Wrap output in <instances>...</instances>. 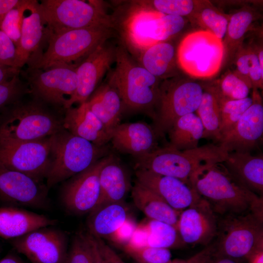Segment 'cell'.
<instances>
[{"label":"cell","mask_w":263,"mask_h":263,"mask_svg":"<svg viewBox=\"0 0 263 263\" xmlns=\"http://www.w3.org/2000/svg\"><path fill=\"white\" fill-rule=\"evenodd\" d=\"M27 10L29 13L27 16L24 15L20 38L16 48L14 67L19 69L37 54L43 36V25L45 24L38 1L30 0Z\"/></svg>","instance_id":"cell-22"},{"label":"cell","mask_w":263,"mask_h":263,"mask_svg":"<svg viewBox=\"0 0 263 263\" xmlns=\"http://www.w3.org/2000/svg\"><path fill=\"white\" fill-rule=\"evenodd\" d=\"M212 243L214 255L250 262L263 252V214L248 212L218 216Z\"/></svg>","instance_id":"cell-5"},{"label":"cell","mask_w":263,"mask_h":263,"mask_svg":"<svg viewBox=\"0 0 263 263\" xmlns=\"http://www.w3.org/2000/svg\"><path fill=\"white\" fill-rule=\"evenodd\" d=\"M123 249L137 263H169L172 261L168 248L146 246L139 248L124 246Z\"/></svg>","instance_id":"cell-37"},{"label":"cell","mask_w":263,"mask_h":263,"mask_svg":"<svg viewBox=\"0 0 263 263\" xmlns=\"http://www.w3.org/2000/svg\"><path fill=\"white\" fill-rule=\"evenodd\" d=\"M148 234V246L169 248L183 245L177 229L166 223L149 219L144 223Z\"/></svg>","instance_id":"cell-33"},{"label":"cell","mask_w":263,"mask_h":263,"mask_svg":"<svg viewBox=\"0 0 263 263\" xmlns=\"http://www.w3.org/2000/svg\"><path fill=\"white\" fill-rule=\"evenodd\" d=\"M250 87L244 80L233 74H229L223 78L219 87H213L220 98L239 100L248 97Z\"/></svg>","instance_id":"cell-35"},{"label":"cell","mask_w":263,"mask_h":263,"mask_svg":"<svg viewBox=\"0 0 263 263\" xmlns=\"http://www.w3.org/2000/svg\"><path fill=\"white\" fill-rule=\"evenodd\" d=\"M137 225L136 222L132 218L128 217L109 239L123 247L129 243Z\"/></svg>","instance_id":"cell-45"},{"label":"cell","mask_w":263,"mask_h":263,"mask_svg":"<svg viewBox=\"0 0 263 263\" xmlns=\"http://www.w3.org/2000/svg\"><path fill=\"white\" fill-rule=\"evenodd\" d=\"M48 189L43 181L0 164V199L37 208L49 206Z\"/></svg>","instance_id":"cell-15"},{"label":"cell","mask_w":263,"mask_h":263,"mask_svg":"<svg viewBox=\"0 0 263 263\" xmlns=\"http://www.w3.org/2000/svg\"><path fill=\"white\" fill-rule=\"evenodd\" d=\"M99 183L100 196L95 208L109 203H122L131 188L127 170L113 154L100 170Z\"/></svg>","instance_id":"cell-26"},{"label":"cell","mask_w":263,"mask_h":263,"mask_svg":"<svg viewBox=\"0 0 263 263\" xmlns=\"http://www.w3.org/2000/svg\"><path fill=\"white\" fill-rule=\"evenodd\" d=\"M196 112L204 127L203 138H210L219 142L220 108L219 97L213 87L204 89L201 101Z\"/></svg>","instance_id":"cell-31"},{"label":"cell","mask_w":263,"mask_h":263,"mask_svg":"<svg viewBox=\"0 0 263 263\" xmlns=\"http://www.w3.org/2000/svg\"><path fill=\"white\" fill-rule=\"evenodd\" d=\"M218 222V215L200 197L195 203L181 211L177 229L184 244L206 246L216 236Z\"/></svg>","instance_id":"cell-16"},{"label":"cell","mask_w":263,"mask_h":263,"mask_svg":"<svg viewBox=\"0 0 263 263\" xmlns=\"http://www.w3.org/2000/svg\"><path fill=\"white\" fill-rule=\"evenodd\" d=\"M116 65L108 82L117 91L124 108L145 112L153 120L159 97V78L132 58L122 47L115 49Z\"/></svg>","instance_id":"cell-3"},{"label":"cell","mask_w":263,"mask_h":263,"mask_svg":"<svg viewBox=\"0 0 263 263\" xmlns=\"http://www.w3.org/2000/svg\"><path fill=\"white\" fill-rule=\"evenodd\" d=\"M0 263H24V262L19 257L11 254L1 260Z\"/></svg>","instance_id":"cell-53"},{"label":"cell","mask_w":263,"mask_h":263,"mask_svg":"<svg viewBox=\"0 0 263 263\" xmlns=\"http://www.w3.org/2000/svg\"><path fill=\"white\" fill-rule=\"evenodd\" d=\"M63 126L71 134L84 139L98 147H104L111 137L99 119L90 109L87 102L66 110Z\"/></svg>","instance_id":"cell-21"},{"label":"cell","mask_w":263,"mask_h":263,"mask_svg":"<svg viewBox=\"0 0 263 263\" xmlns=\"http://www.w3.org/2000/svg\"><path fill=\"white\" fill-rule=\"evenodd\" d=\"M188 43L182 41L178 50V59L181 66L185 69L191 68L195 75H204L213 70L214 63L219 61L220 51L218 46L210 44L202 37L192 38Z\"/></svg>","instance_id":"cell-25"},{"label":"cell","mask_w":263,"mask_h":263,"mask_svg":"<svg viewBox=\"0 0 263 263\" xmlns=\"http://www.w3.org/2000/svg\"><path fill=\"white\" fill-rule=\"evenodd\" d=\"M157 137L153 127L138 121L120 123L113 131L110 141L119 152L135 158L157 149Z\"/></svg>","instance_id":"cell-20"},{"label":"cell","mask_w":263,"mask_h":263,"mask_svg":"<svg viewBox=\"0 0 263 263\" xmlns=\"http://www.w3.org/2000/svg\"><path fill=\"white\" fill-rule=\"evenodd\" d=\"M119 23L127 47L138 56L157 43L165 42L184 28L183 17L165 15L144 4L132 1Z\"/></svg>","instance_id":"cell-2"},{"label":"cell","mask_w":263,"mask_h":263,"mask_svg":"<svg viewBox=\"0 0 263 263\" xmlns=\"http://www.w3.org/2000/svg\"><path fill=\"white\" fill-rule=\"evenodd\" d=\"M115 50L105 45L98 46L77 65L78 84L74 95L67 102L66 110L75 103L86 102L94 91L105 73L115 60Z\"/></svg>","instance_id":"cell-18"},{"label":"cell","mask_w":263,"mask_h":263,"mask_svg":"<svg viewBox=\"0 0 263 263\" xmlns=\"http://www.w3.org/2000/svg\"><path fill=\"white\" fill-rule=\"evenodd\" d=\"M201 19L203 23L218 39H222L226 34L228 20L222 14L210 8H206L201 12Z\"/></svg>","instance_id":"cell-43"},{"label":"cell","mask_w":263,"mask_h":263,"mask_svg":"<svg viewBox=\"0 0 263 263\" xmlns=\"http://www.w3.org/2000/svg\"><path fill=\"white\" fill-rule=\"evenodd\" d=\"M94 237L105 263H125L116 252L106 244L102 239Z\"/></svg>","instance_id":"cell-47"},{"label":"cell","mask_w":263,"mask_h":263,"mask_svg":"<svg viewBox=\"0 0 263 263\" xmlns=\"http://www.w3.org/2000/svg\"><path fill=\"white\" fill-rule=\"evenodd\" d=\"M146 5L165 15L181 17L190 14L194 9V2L190 0H142Z\"/></svg>","instance_id":"cell-39"},{"label":"cell","mask_w":263,"mask_h":263,"mask_svg":"<svg viewBox=\"0 0 263 263\" xmlns=\"http://www.w3.org/2000/svg\"><path fill=\"white\" fill-rule=\"evenodd\" d=\"M52 145V135L31 141H0V164L43 181L50 168Z\"/></svg>","instance_id":"cell-12"},{"label":"cell","mask_w":263,"mask_h":263,"mask_svg":"<svg viewBox=\"0 0 263 263\" xmlns=\"http://www.w3.org/2000/svg\"><path fill=\"white\" fill-rule=\"evenodd\" d=\"M20 69L0 64V83L11 79L19 75Z\"/></svg>","instance_id":"cell-51"},{"label":"cell","mask_w":263,"mask_h":263,"mask_svg":"<svg viewBox=\"0 0 263 263\" xmlns=\"http://www.w3.org/2000/svg\"><path fill=\"white\" fill-rule=\"evenodd\" d=\"M205 263H240L234 259L213 254L206 261Z\"/></svg>","instance_id":"cell-52"},{"label":"cell","mask_w":263,"mask_h":263,"mask_svg":"<svg viewBox=\"0 0 263 263\" xmlns=\"http://www.w3.org/2000/svg\"><path fill=\"white\" fill-rule=\"evenodd\" d=\"M23 0H0V26L7 13L20 4Z\"/></svg>","instance_id":"cell-50"},{"label":"cell","mask_w":263,"mask_h":263,"mask_svg":"<svg viewBox=\"0 0 263 263\" xmlns=\"http://www.w3.org/2000/svg\"><path fill=\"white\" fill-rule=\"evenodd\" d=\"M39 5L48 35L98 25L114 28L113 17L100 1L42 0Z\"/></svg>","instance_id":"cell-9"},{"label":"cell","mask_w":263,"mask_h":263,"mask_svg":"<svg viewBox=\"0 0 263 263\" xmlns=\"http://www.w3.org/2000/svg\"><path fill=\"white\" fill-rule=\"evenodd\" d=\"M135 206L149 219L166 223L177 229L181 211L175 210L153 191L137 181L132 188Z\"/></svg>","instance_id":"cell-28"},{"label":"cell","mask_w":263,"mask_h":263,"mask_svg":"<svg viewBox=\"0 0 263 263\" xmlns=\"http://www.w3.org/2000/svg\"><path fill=\"white\" fill-rule=\"evenodd\" d=\"M66 263H93L90 247L84 233L74 237Z\"/></svg>","instance_id":"cell-41"},{"label":"cell","mask_w":263,"mask_h":263,"mask_svg":"<svg viewBox=\"0 0 263 263\" xmlns=\"http://www.w3.org/2000/svg\"><path fill=\"white\" fill-rule=\"evenodd\" d=\"M84 234L90 247L93 263H105L99 251L95 238L88 232Z\"/></svg>","instance_id":"cell-49"},{"label":"cell","mask_w":263,"mask_h":263,"mask_svg":"<svg viewBox=\"0 0 263 263\" xmlns=\"http://www.w3.org/2000/svg\"><path fill=\"white\" fill-rule=\"evenodd\" d=\"M106 146L98 147L64 128L52 135L50 168L46 177L48 189L85 170L109 154Z\"/></svg>","instance_id":"cell-7"},{"label":"cell","mask_w":263,"mask_h":263,"mask_svg":"<svg viewBox=\"0 0 263 263\" xmlns=\"http://www.w3.org/2000/svg\"><path fill=\"white\" fill-rule=\"evenodd\" d=\"M136 181L147 188L173 208L182 211L199 199L190 184L172 177L136 169Z\"/></svg>","instance_id":"cell-19"},{"label":"cell","mask_w":263,"mask_h":263,"mask_svg":"<svg viewBox=\"0 0 263 263\" xmlns=\"http://www.w3.org/2000/svg\"><path fill=\"white\" fill-rule=\"evenodd\" d=\"M168 133L169 146L180 150H190L198 147L204 127L197 114L192 113L179 118Z\"/></svg>","instance_id":"cell-30"},{"label":"cell","mask_w":263,"mask_h":263,"mask_svg":"<svg viewBox=\"0 0 263 263\" xmlns=\"http://www.w3.org/2000/svg\"><path fill=\"white\" fill-rule=\"evenodd\" d=\"M175 54V48L171 44L160 42L140 55V65L157 78H167L173 66Z\"/></svg>","instance_id":"cell-32"},{"label":"cell","mask_w":263,"mask_h":263,"mask_svg":"<svg viewBox=\"0 0 263 263\" xmlns=\"http://www.w3.org/2000/svg\"><path fill=\"white\" fill-rule=\"evenodd\" d=\"M228 152L220 145L209 144L180 150L169 146L158 147L135 158V169L179 179L189 184V178L200 167L223 163Z\"/></svg>","instance_id":"cell-4"},{"label":"cell","mask_w":263,"mask_h":263,"mask_svg":"<svg viewBox=\"0 0 263 263\" xmlns=\"http://www.w3.org/2000/svg\"><path fill=\"white\" fill-rule=\"evenodd\" d=\"M12 244L32 263H66L67 238L59 230L40 228L13 239Z\"/></svg>","instance_id":"cell-13"},{"label":"cell","mask_w":263,"mask_h":263,"mask_svg":"<svg viewBox=\"0 0 263 263\" xmlns=\"http://www.w3.org/2000/svg\"><path fill=\"white\" fill-rule=\"evenodd\" d=\"M253 103L239 119L233 129L220 140L219 145L228 152H250L263 133V106L256 89Z\"/></svg>","instance_id":"cell-17"},{"label":"cell","mask_w":263,"mask_h":263,"mask_svg":"<svg viewBox=\"0 0 263 263\" xmlns=\"http://www.w3.org/2000/svg\"><path fill=\"white\" fill-rule=\"evenodd\" d=\"M42 102L19 100L6 107L0 120V141L38 140L63 129V119L50 112Z\"/></svg>","instance_id":"cell-6"},{"label":"cell","mask_w":263,"mask_h":263,"mask_svg":"<svg viewBox=\"0 0 263 263\" xmlns=\"http://www.w3.org/2000/svg\"><path fill=\"white\" fill-rule=\"evenodd\" d=\"M112 154L99 159L85 170L74 176L65 185L62 201L70 212L78 215L91 212L97 206L100 196L99 173Z\"/></svg>","instance_id":"cell-14"},{"label":"cell","mask_w":263,"mask_h":263,"mask_svg":"<svg viewBox=\"0 0 263 263\" xmlns=\"http://www.w3.org/2000/svg\"><path fill=\"white\" fill-rule=\"evenodd\" d=\"M229 173L245 188L263 197V157L250 152H228L222 163Z\"/></svg>","instance_id":"cell-23"},{"label":"cell","mask_w":263,"mask_h":263,"mask_svg":"<svg viewBox=\"0 0 263 263\" xmlns=\"http://www.w3.org/2000/svg\"><path fill=\"white\" fill-rule=\"evenodd\" d=\"M253 19L252 14L242 10L234 14L228 22L226 34L232 40L241 38L249 27Z\"/></svg>","instance_id":"cell-42"},{"label":"cell","mask_w":263,"mask_h":263,"mask_svg":"<svg viewBox=\"0 0 263 263\" xmlns=\"http://www.w3.org/2000/svg\"><path fill=\"white\" fill-rule=\"evenodd\" d=\"M218 97L220 108V133L221 139L233 129L243 113L252 105L253 99L247 97L239 100H225L219 96Z\"/></svg>","instance_id":"cell-34"},{"label":"cell","mask_w":263,"mask_h":263,"mask_svg":"<svg viewBox=\"0 0 263 263\" xmlns=\"http://www.w3.org/2000/svg\"><path fill=\"white\" fill-rule=\"evenodd\" d=\"M56 223L43 215L14 207H0V237L4 239H14Z\"/></svg>","instance_id":"cell-24"},{"label":"cell","mask_w":263,"mask_h":263,"mask_svg":"<svg viewBox=\"0 0 263 263\" xmlns=\"http://www.w3.org/2000/svg\"><path fill=\"white\" fill-rule=\"evenodd\" d=\"M239 72L249 75L250 84L254 88H262L263 70L260 67L258 56L255 54H247L240 57L236 63Z\"/></svg>","instance_id":"cell-40"},{"label":"cell","mask_w":263,"mask_h":263,"mask_svg":"<svg viewBox=\"0 0 263 263\" xmlns=\"http://www.w3.org/2000/svg\"><path fill=\"white\" fill-rule=\"evenodd\" d=\"M148 237L145 224L142 223L137 225L129 243L124 246L139 248L148 246Z\"/></svg>","instance_id":"cell-46"},{"label":"cell","mask_w":263,"mask_h":263,"mask_svg":"<svg viewBox=\"0 0 263 263\" xmlns=\"http://www.w3.org/2000/svg\"><path fill=\"white\" fill-rule=\"evenodd\" d=\"M16 46L12 40L0 30V64L14 67Z\"/></svg>","instance_id":"cell-44"},{"label":"cell","mask_w":263,"mask_h":263,"mask_svg":"<svg viewBox=\"0 0 263 263\" xmlns=\"http://www.w3.org/2000/svg\"><path fill=\"white\" fill-rule=\"evenodd\" d=\"M250 263H263V252H261L256 255Z\"/></svg>","instance_id":"cell-54"},{"label":"cell","mask_w":263,"mask_h":263,"mask_svg":"<svg viewBox=\"0 0 263 263\" xmlns=\"http://www.w3.org/2000/svg\"><path fill=\"white\" fill-rule=\"evenodd\" d=\"M177 260H172L170 263H176L177 262Z\"/></svg>","instance_id":"cell-55"},{"label":"cell","mask_w":263,"mask_h":263,"mask_svg":"<svg viewBox=\"0 0 263 263\" xmlns=\"http://www.w3.org/2000/svg\"><path fill=\"white\" fill-rule=\"evenodd\" d=\"M90 213L88 232L101 239L109 238L129 217L127 209L122 203L105 204Z\"/></svg>","instance_id":"cell-29"},{"label":"cell","mask_w":263,"mask_h":263,"mask_svg":"<svg viewBox=\"0 0 263 263\" xmlns=\"http://www.w3.org/2000/svg\"><path fill=\"white\" fill-rule=\"evenodd\" d=\"M113 29L98 25L49 34L47 50L31 58L28 68L44 70L86 57L112 36Z\"/></svg>","instance_id":"cell-8"},{"label":"cell","mask_w":263,"mask_h":263,"mask_svg":"<svg viewBox=\"0 0 263 263\" xmlns=\"http://www.w3.org/2000/svg\"><path fill=\"white\" fill-rule=\"evenodd\" d=\"M77 65L59 63L44 70L28 69L30 93L43 103L64 109L77 89Z\"/></svg>","instance_id":"cell-11"},{"label":"cell","mask_w":263,"mask_h":263,"mask_svg":"<svg viewBox=\"0 0 263 263\" xmlns=\"http://www.w3.org/2000/svg\"><path fill=\"white\" fill-rule=\"evenodd\" d=\"M214 247L213 243L206 246L204 248L186 260H177L176 263H205L213 254Z\"/></svg>","instance_id":"cell-48"},{"label":"cell","mask_w":263,"mask_h":263,"mask_svg":"<svg viewBox=\"0 0 263 263\" xmlns=\"http://www.w3.org/2000/svg\"><path fill=\"white\" fill-rule=\"evenodd\" d=\"M189 181L218 216L248 212L263 214V197L242 185L222 163L202 166Z\"/></svg>","instance_id":"cell-1"},{"label":"cell","mask_w":263,"mask_h":263,"mask_svg":"<svg viewBox=\"0 0 263 263\" xmlns=\"http://www.w3.org/2000/svg\"><path fill=\"white\" fill-rule=\"evenodd\" d=\"M30 93L27 85L19 78V75L0 83V110L20 100L27 93Z\"/></svg>","instance_id":"cell-38"},{"label":"cell","mask_w":263,"mask_h":263,"mask_svg":"<svg viewBox=\"0 0 263 263\" xmlns=\"http://www.w3.org/2000/svg\"><path fill=\"white\" fill-rule=\"evenodd\" d=\"M29 2L30 0H23L20 4L10 10L0 26V30L12 40L16 48L19 43L22 20Z\"/></svg>","instance_id":"cell-36"},{"label":"cell","mask_w":263,"mask_h":263,"mask_svg":"<svg viewBox=\"0 0 263 263\" xmlns=\"http://www.w3.org/2000/svg\"><path fill=\"white\" fill-rule=\"evenodd\" d=\"M86 102L91 111L102 122L112 137L113 131L121 123L124 108L117 91L108 82L103 84Z\"/></svg>","instance_id":"cell-27"},{"label":"cell","mask_w":263,"mask_h":263,"mask_svg":"<svg viewBox=\"0 0 263 263\" xmlns=\"http://www.w3.org/2000/svg\"><path fill=\"white\" fill-rule=\"evenodd\" d=\"M203 91V86L191 81L167 80L160 85L153 127L158 137L168 132L179 118L196 111Z\"/></svg>","instance_id":"cell-10"}]
</instances>
